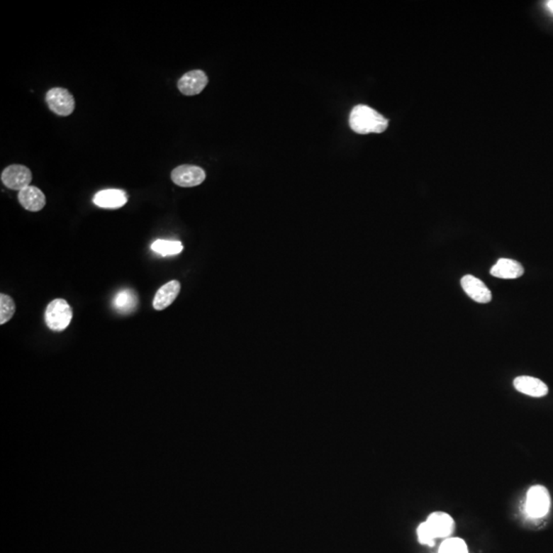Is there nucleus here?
<instances>
[{
	"instance_id": "nucleus-1",
	"label": "nucleus",
	"mask_w": 553,
	"mask_h": 553,
	"mask_svg": "<svg viewBox=\"0 0 553 553\" xmlns=\"http://www.w3.org/2000/svg\"><path fill=\"white\" fill-rule=\"evenodd\" d=\"M350 126L359 135L381 133L386 130L389 120L369 106L358 105L350 112Z\"/></svg>"
},
{
	"instance_id": "nucleus-2",
	"label": "nucleus",
	"mask_w": 553,
	"mask_h": 553,
	"mask_svg": "<svg viewBox=\"0 0 553 553\" xmlns=\"http://www.w3.org/2000/svg\"><path fill=\"white\" fill-rule=\"evenodd\" d=\"M73 312L65 299L57 298L48 304L45 313L46 325L50 330L64 331L72 321Z\"/></svg>"
},
{
	"instance_id": "nucleus-3",
	"label": "nucleus",
	"mask_w": 553,
	"mask_h": 553,
	"mask_svg": "<svg viewBox=\"0 0 553 553\" xmlns=\"http://www.w3.org/2000/svg\"><path fill=\"white\" fill-rule=\"evenodd\" d=\"M552 504L549 492L543 486H534L530 488L525 502V510L532 518H542L547 515Z\"/></svg>"
},
{
	"instance_id": "nucleus-4",
	"label": "nucleus",
	"mask_w": 553,
	"mask_h": 553,
	"mask_svg": "<svg viewBox=\"0 0 553 553\" xmlns=\"http://www.w3.org/2000/svg\"><path fill=\"white\" fill-rule=\"evenodd\" d=\"M46 103L48 107L60 116H69L75 109V100L70 91L62 87H55L46 94Z\"/></svg>"
},
{
	"instance_id": "nucleus-5",
	"label": "nucleus",
	"mask_w": 553,
	"mask_h": 553,
	"mask_svg": "<svg viewBox=\"0 0 553 553\" xmlns=\"http://www.w3.org/2000/svg\"><path fill=\"white\" fill-rule=\"evenodd\" d=\"M1 181L6 188L20 192L23 189L30 186L32 172L26 166L11 165L2 172Z\"/></svg>"
},
{
	"instance_id": "nucleus-6",
	"label": "nucleus",
	"mask_w": 553,
	"mask_h": 553,
	"mask_svg": "<svg viewBox=\"0 0 553 553\" xmlns=\"http://www.w3.org/2000/svg\"><path fill=\"white\" fill-rule=\"evenodd\" d=\"M205 177L206 174L204 170L195 165H181L174 168L172 172V181L183 188L199 186L205 181Z\"/></svg>"
},
{
	"instance_id": "nucleus-7",
	"label": "nucleus",
	"mask_w": 553,
	"mask_h": 553,
	"mask_svg": "<svg viewBox=\"0 0 553 553\" xmlns=\"http://www.w3.org/2000/svg\"><path fill=\"white\" fill-rule=\"evenodd\" d=\"M208 77L201 70H193L184 74L179 80L177 87L184 96H196L206 87Z\"/></svg>"
},
{
	"instance_id": "nucleus-8",
	"label": "nucleus",
	"mask_w": 553,
	"mask_h": 553,
	"mask_svg": "<svg viewBox=\"0 0 553 553\" xmlns=\"http://www.w3.org/2000/svg\"><path fill=\"white\" fill-rule=\"evenodd\" d=\"M461 286L470 298L479 303H488L492 301L490 289L479 279L467 275L461 279Z\"/></svg>"
},
{
	"instance_id": "nucleus-9",
	"label": "nucleus",
	"mask_w": 553,
	"mask_h": 553,
	"mask_svg": "<svg viewBox=\"0 0 553 553\" xmlns=\"http://www.w3.org/2000/svg\"><path fill=\"white\" fill-rule=\"evenodd\" d=\"M94 203L101 208H121L128 203V195L124 191L117 189L103 190L94 195Z\"/></svg>"
},
{
	"instance_id": "nucleus-10",
	"label": "nucleus",
	"mask_w": 553,
	"mask_h": 553,
	"mask_svg": "<svg viewBox=\"0 0 553 553\" xmlns=\"http://www.w3.org/2000/svg\"><path fill=\"white\" fill-rule=\"evenodd\" d=\"M18 202L28 211L37 212L46 204L45 194L37 186H29L18 192Z\"/></svg>"
},
{
	"instance_id": "nucleus-11",
	"label": "nucleus",
	"mask_w": 553,
	"mask_h": 553,
	"mask_svg": "<svg viewBox=\"0 0 553 553\" xmlns=\"http://www.w3.org/2000/svg\"><path fill=\"white\" fill-rule=\"evenodd\" d=\"M426 524L435 539L450 536L455 527L453 518L445 513H432L426 520Z\"/></svg>"
},
{
	"instance_id": "nucleus-12",
	"label": "nucleus",
	"mask_w": 553,
	"mask_h": 553,
	"mask_svg": "<svg viewBox=\"0 0 553 553\" xmlns=\"http://www.w3.org/2000/svg\"><path fill=\"white\" fill-rule=\"evenodd\" d=\"M516 391L525 395L541 398L547 395L548 387L538 378L531 376H520L513 381Z\"/></svg>"
},
{
	"instance_id": "nucleus-13",
	"label": "nucleus",
	"mask_w": 553,
	"mask_h": 553,
	"mask_svg": "<svg viewBox=\"0 0 553 553\" xmlns=\"http://www.w3.org/2000/svg\"><path fill=\"white\" fill-rule=\"evenodd\" d=\"M179 291H181V283L179 281L174 280L166 283L157 291L155 297H154V308L156 311L165 310L177 299Z\"/></svg>"
},
{
	"instance_id": "nucleus-14",
	"label": "nucleus",
	"mask_w": 553,
	"mask_h": 553,
	"mask_svg": "<svg viewBox=\"0 0 553 553\" xmlns=\"http://www.w3.org/2000/svg\"><path fill=\"white\" fill-rule=\"evenodd\" d=\"M491 275L500 279H516L524 275L525 269L520 262L508 258H500L492 267Z\"/></svg>"
},
{
	"instance_id": "nucleus-15",
	"label": "nucleus",
	"mask_w": 553,
	"mask_h": 553,
	"mask_svg": "<svg viewBox=\"0 0 553 553\" xmlns=\"http://www.w3.org/2000/svg\"><path fill=\"white\" fill-rule=\"evenodd\" d=\"M138 296L131 290H123L117 294L114 298V306L118 312L129 313L137 308Z\"/></svg>"
},
{
	"instance_id": "nucleus-16",
	"label": "nucleus",
	"mask_w": 553,
	"mask_h": 553,
	"mask_svg": "<svg viewBox=\"0 0 553 553\" xmlns=\"http://www.w3.org/2000/svg\"><path fill=\"white\" fill-rule=\"evenodd\" d=\"M151 249L161 257H170V255H179L183 251L184 246L179 241L157 240L152 244Z\"/></svg>"
},
{
	"instance_id": "nucleus-17",
	"label": "nucleus",
	"mask_w": 553,
	"mask_h": 553,
	"mask_svg": "<svg viewBox=\"0 0 553 553\" xmlns=\"http://www.w3.org/2000/svg\"><path fill=\"white\" fill-rule=\"evenodd\" d=\"M16 313V304L9 295H0V325L8 323Z\"/></svg>"
},
{
	"instance_id": "nucleus-18",
	"label": "nucleus",
	"mask_w": 553,
	"mask_h": 553,
	"mask_svg": "<svg viewBox=\"0 0 553 553\" xmlns=\"http://www.w3.org/2000/svg\"><path fill=\"white\" fill-rule=\"evenodd\" d=\"M439 553H469V549L462 539L450 538L442 543Z\"/></svg>"
},
{
	"instance_id": "nucleus-19",
	"label": "nucleus",
	"mask_w": 553,
	"mask_h": 553,
	"mask_svg": "<svg viewBox=\"0 0 553 553\" xmlns=\"http://www.w3.org/2000/svg\"><path fill=\"white\" fill-rule=\"evenodd\" d=\"M417 534H418L419 542L421 544L430 546L435 545V538L433 537L432 532H430V527H428L426 522L423 523V524L419 525L418 530H417Z\"/></svg>"
},
{
	"instance_id": "nucleus-20",
	"label": "nucleus",
	"mask_w": 553,
	"mask_h": 553,
	"mask_svg": "<svg viewBox=\"0 0 553 553\" xmlns=\"http://www.w3.org/2000/svg\"><path fill=\"white\" fill-rule=\"evenodd\" d=\"M546 6L549 9L550 13H553V0L546 2Z\"/></svg>"
}]
</instances>
